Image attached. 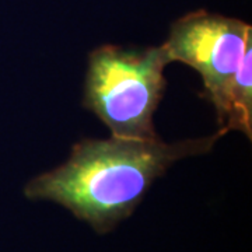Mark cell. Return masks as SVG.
I'll return each instance as SVG.
<instances>
[{
	"mask_svg": "<svg viewBox=\"0 0 252 252\" xmlns=\"http://www.w3.org/2000/svg\"><path fill=\"white\" fill-rule=\"evenodd\" d=\"M168 63L164 45L99 46L89 58L83 104L115 137L154 139L153 115L165 89Z\"/></svg>",
	"mask_w": 252,
	"mask_h": 252,
	"instance_id": "2",
	"label": "cell"
},
{
	"mask_svg": "<svg viewBox=\"0 0 252 252\" xmlns=\"http://www.w3.org/2000/svg\"><path fill=\"white\" fill-rule=\"evenodd\" d=\"M251 41L250 24L199 10L177 20L162 44L171 62L187 63L202 76L203 97L215 105L220 125L227 114L235 73Z\"/></svg>",
	"mask_w": 252,
	"mask_h": 252,
	"instance_id": "3",
	"label": "cell"
},
{
	"mask_svg": "<svg viewBox=\"0 0 252 252\" xmlns=\"http://www.w3.org/2000/svg\"><path fill=\"white\" fill-rule=\"evenodd\" d=\"M252 41L247 45L238 70L235 73L228 98V108L221 130H240L251 140L252 137V79H251Z\"/></svg>",
	"mask_w": 252,
	"mask_h": 252,
	"instance_id": "4",
	"label": "cell"
},
{
	"mask_svg": "<svg viewBox=\"0 0 252 252\" xmlns=\"http://www.w3.org/2000/svg\"><path fill=\"white\" fill-rule=\"evenodd\" d=\"M225 133L164 143L154 139H84L69 160L28 182L24 195L51 200L105 234L130 216L156 178L185 157L210 152Z\"/></svg>",
	"mask_w": 252,
	"mask_h": 252,
	"instance_id": "1",
	"label": "cell"
}]
</instances>
